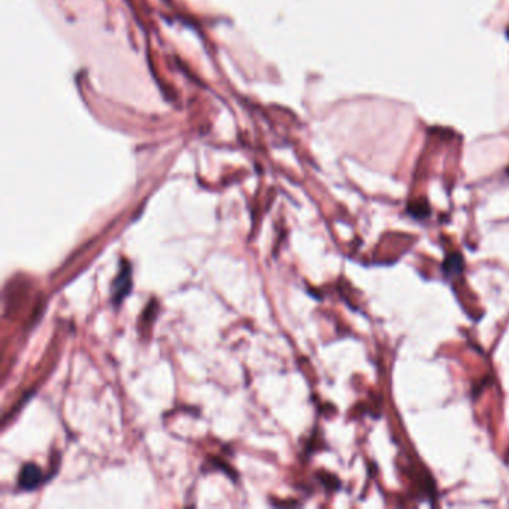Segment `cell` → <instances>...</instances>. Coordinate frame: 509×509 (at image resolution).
Returning a JSON list of instances; mask_svg holds the SVG:
<instances>
[{
  "instance_id": "3",
  "label": "cell",
  "mask_w": 509,
  "mask_h": 509,
  "mask_svg": "<svg viewBox=\"0 0 509 509\" xmlns=\"http://www.w3.org/2000/svg\"><path fill=\"white\" fill-rule=\"evenodd\" d=\"M408 212L417 220H423L430 216V208L425 201H415L408 206Z\"/></svg>"
},
{
  "instance_id": "2",
  "label": "cell",
  "mask_w": 509,
  "mask_h": 509,
  "mask_svg": "<svg viewBox=\"0 0 509 509\" xmlns=\"http://www.w3.org/2000/svg\"><path fill=\"white\" fill-rule=\"evenodd\" d=\"M42 483V470L39 466L27 463L23 466L20 476H19V484L24 490H35L39 484Z\"/></svg>"
},
{
  "instance_id": "1",
  "label": "cell",
  "mask_w": 509,
  "mask_h": 509,
  "mask_svg": "<svg viewBox=\"0 0 509 509\" xmlns=\"http://www.w3.org/2000/svg\"><path fill=\"white\" fill-rule=\"evenodd\" d=\"M131 287V281H130V268L126 261H123V269L120 272V275L117 276V279L114 281L112 286V299L115 303H121V301L128 294Z\"/></svg>"
},
{
  "instance_id": "4",
  "label": "cell",
  "mask_w": 509,
  "mask_h": 509,
  "mask_svg": "<svg viewBox=\"0 0 509 509\" xmlns=\"http://www.w3.org/2000/svg\"><path fill=\"white\" fill-rule=\"evenodd\" d=\"M463 269V257L458 253H453L447 257L445 265H443V271L448 273H460Z\"/></svg>"
}]
</instances>
